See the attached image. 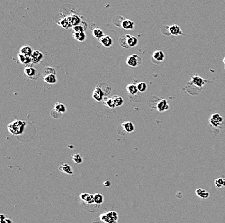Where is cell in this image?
<instances>
[{
  "label": "cell",
  "instance_id": "8d00e7d4",
  "mask_svg": "<svg viewBox=\"0 0 225 223\" xmlns=\"http://www.w3.org/2000/svg\"><path fill=\"white\" fill-rule=\"evenodd\" d=\"M0 223H13V221L11 219L6 218L3 214H1L0 215Z\"/></svg>",
  "mask_w": 225,
  "mask_h": 223
},
{
  "label": "cell",
  "instance_id": "b9f144b4",
  "mask_svg": "<svg viewBox=\"0 0 225 223\" xmlns=\"http://www.w3.org/2000/svg\"><path fill=\"white\" fill-rule=\"evenodd\" d=\"M224 68H225V67H224Z\"/></svg>",
  "mask_w": 225,
  "mask_h": 223
},
{
  "label": "cell",
  "instance_id": "ab89813d",
  "mask_svg": "<svg viewBox=\"0 0 225 223\" xmlns=\"http://www.w3.org/2000/svg\"><path fill=\"white\" fill-rule=\"evenodd\" d=\"M104 185L106 186H109L111 185V183L109 181H106L104 182Z\"/></svg>",
  "mask_w": 225,
  "mask_h": 223
},
{
  "label": "cell",
  "instance_id": "cb8c5ba5",
  "mask_svg": "<svg viewBox=\"0 0 225 223\" xmlns=\"http://www.w3.org/2000/svg\"><path fill=\"white\" fill-rule=\"evenodd\" d=\"M137 43H138V39H137V38L135 36H133L130 35L127 40V45L129 46V47H135V46H137Z\"/></svg>",
  "mask_w": 225,
  "mask_h": 223
},
{
  "label": "cell",
  "instance_id": "d6986e66",
  "mask_svg": "<svg viewBox=\"0 0 225 223\" xmlns=\"http://www.w3.org/2000/svg\"><path fill=\"white\" fill-rule=\"evenodd\" d=\"M43 80L47 83L53 84L57 82V78L55 74H49L45 75L44 78H43Z\"/></svg>",
  "mask_w": 225,
  "mask_h": 223
},
{
  "label": "cell",
  "instance_id": "e575fe53",
  "mask_svg": "<svg viewBox=\"0 0 225 223\" xmlns=\"http://www.w3.org/2000/svg\"><path fill=\"white\" fill-rule=\"evenodd\" d=\"M49 74L56 75V72H55V70L54 69L51 68V67H47V68H45L43 70V75H47Z\"/></svg>",
  "mask_w": 225,
  "mask_h": 223
},
{
  "label": "cell",
  "instance_id": "83f0119b",
  "mask_svg": "<svg viewBox=\"0 0 225 223\" xmlns=\"http://www.w3.org/2000/svg\"><path fill=\"white\" fill-rule=\"evenodd\" d=\"M54 109L56 110L58 113L60 114H63L66 112V108L65 106L62 103H60V102H58L56 105H55Z\"/></svg>",
  "mask_w": 225,
  "mask_h": 223
},
{
  "label": "cell",
  "instance_id": "7c38bea8",
  "mask_svg": "<svg viewBox=\"0 0 225 223\" xmlns=\"http://www.w3.org/2000/svg\"><path fill=\"white\" fill-rule=\"evenodd\" d=\"M31 57L32 60H33V63H38L42 60L43 54L39 51H33Z\"/></svg>",
  "mask_w": 225,
  "mask_h": 223
},
{
  "label": "cell",
  "instance_id": "3957f363",
  "mask_svg": "<svg viewBox=\"0 0 225 223\" xmlns=\"http://www.w3.org/2000/svg\"><path fill=\"white\" fill-rule=\"evenodd\" d=\"M142 63V59L141 57L139 56L137 54H133L131 55L130 56L127 57L126 60V64L128 66L133 68H135L139 66Z\"/></svg>",
  "mask_w": 225,
  "mask_h": 223
},
{
  "label": "cell",
  "instance_id": "f35d334b",
  "mask_svg": "<svg viewBox=\"0 0 225 223\" xmlns=\"http://www.w3.org/2000/svg\"><path fill=\"white\" fill-rule=\"evenodd\" d=\"M60 115H61V114L58 113V112L55 109H53V110L51 111V116H52V117H54V118H57V117H58L57 116H58V117H60Z\"/></svg>",
  "mask_w": 225,
  "mask_h": 223
},
{
  "label": "cell",
  "instance_id": "44dd1931",
  "mask_svg": "<svg viewBox=\"0 0 225 223\" xmlns=\"http://www.w3.org/2000/svg\"><path fill=\"white\" fill-rule=\"evenodd\" d=\"M33 52V50L29 46H24L20 50V54L26 55V56H31Z\"/></svg>",
  "mask_w": 225,
  "mask_h": 223
},
{
  "label": "cell",
  "instance_id": "9c48e42d",
  "mask_svg": "<svg viewBox=\"0 0 225 223\" xmlns=\"http://www.w3.org/2000/svg\"><path fill=\"white\" fill-rule=\"evenodd\" d=\"M17 57H18V60L20 62L26 66L30 67L31 64L33 63V60H32L31 56H26V55L19 54L18 55H17Z\"/></svg>",
  "mask_w": 225,
  "mask_h": 223
},
{
  "label": "cell",
  "instance_id": "6da1fadb",
  "mask_svg": "<svg viewBox=\"0 0 225 223\" xmlns=\"http://www.w3.org/2000/svg\"><path fill=\"white\" fill-rule=\"evenodd\" d=\"M26 125V123L21 120H15L9 123L8 125V130L9 132L14 136H19L23 132Z\"/></svg>",
  "mask_w": 225,
  "mask_h": 223
},
{
  "label": "cell",
  "instance_id": "8992f818",
  "mask_svg": "<svg viewBox=\"0 0 225 223\" xmlns=\"http://www.w3.org/2000/svg\"><path fill=\"white\" fill-rule=\"evenodd\" d=\"M104 95H105V93L103 91V90L102 89V88L100 87H99L98 85V87H96L95 90L93 91V98L96 101L100 102L102 100V99H103Z\"/></svg>",
  "mask_w": 225,
  "mask_h": 223
},
{
  "label": "cell",
  "instance_id": "ac0fdd59",
  "mask_svg": "<svg viewBox=\"0 0 225 223\" xmlns=\"http://www.w3.org/2000/svg\"><path fill=\"white\" fill-rule=\"evenodd\" d=\"M130 36V34H126L124 35V36H122L119 38L118 39V43L120 44L122 47L125 48H129V46L127 45V40L128 38H129Z\"/></svg>",
  "mask_w": 225,
  "mask_h": 223
},
{
  "label": "cell",
  "instance_id": "ffe728a7",
  "mask_svg": "<svg viewBox=\"0 0 225 223\" xmlns=\"http://www.w3.org/2000/svg\"><path fill=\"white\" fill-rule=\"evenodd\" d=\"M100 41L102 45L104 46L105 47H109L112 45L113 39H111V37L108 36H104L103 37L101 38Z\"/></svg>",
  "mask_w": 225,
  "mask_h": 223
},
{
  "label": "cell",
  "instance_id": "d6a6232c",
  "mask_svg": "<svg viewBox=\"0 0 225 223\" xmlns=\"http://www.w3.org/2000/svg\"><path fill=\"white\" fill-rule=\"evenodd\" d=\"M60 25L62 26V27L64 28H69V27H72V26L71 25V24H70L69 21H68V18H64L63 19L62 21H60Z\"/></svg>",
  "mask_w": 225,
  "mask_h": 223
},
{
  "label": "cell",
  "instance_id": "5b68a950",
  "mask_svg": "<svg viewBox=\"0 0 225 223\" xmlns=\"http://www.w3.org/2000/svg\"><path fill=\"white\" fill-rule=\"evenodd\" d=\"M190 83L196 86L198 88H202L206 84V80H204L201 76L198 75H194L191 77Z\"/></svg>",
  "mask_w": 225,
  "mask_h": 223
},
{
  "label": "cell",
  "instance_id": "2e32d148",
  "mask_svg": "<svg viewBox=\"0 0 225 223\" xmlns=\"http://www.w3.org/2000/svg\"><path fill=\"white\" fill-rule=\"evenodd\" d=\"M121 25L125 30H132L135 27V23L129 19H124L122 21Z\"/></svg>",
  "mask_w": 225,
  "mask_h": 223
},
{
  "label": "cell",
  "instance_id": "8fae6325",
  "mask_svg": "<svg viewBox=\"0 0 225 223\" xmlns=\"http://www.w3.org/2000/svg\"><path fill=\"white\" fill-rule=\"evenodd\" d=\"M80 199L84 201L85 202L88 204H93L95 202L94 201V195H93L90 193H83L80 194Z\"/></svg>",
  "mask_w": 225,
  "mask_h": 223
},
{
  "label": "cell",
  "instance_id": "52a82bcc",
  "mask_svg": "<svg viewBox=\"0 0 225 223\" xmlns=\"http://www.w3.org/2000/svg\"><path fill=\"white\" fill-rule=\"evenodd\" d=\"M156 107L159 112H166L169 109V105L168 101L165 99H162L158 102Z\"/></svg>",
  "mask_w": 225,
  "mask_h": 223
},
{
  "label": "cell",
  "instance_id": "74e56055",
  "mask_svg": "<svg viewBox=\"0 0 225 223\" xmlns=\"http://www.w3.org/2000/svg\"><path fill=\"white\" fill-rule=\"evenodd\" d=\"M73 30L75 32H81L84 31V28L83 27H82L80 25H77L73 27Z\"/></svg>",
  "mask_w": 225,
  "mask_h": 223
},
{
  "label": "cell",
  "instance_id": "7a4b0ae2",
  "mask_svg": "<svg viewBox=\"0 0 225 223\" xmlns=\"http://www.w3.org/2000/svg\"><path fill=\"white\" fill-rule=\"evenodd\" d=\"M224 121V118L220 114L215 113L213 114L212 115L210 116V118L209 119V123L210 125L212 126V127L214 128H219L223 124Z\"/></svg>",
  "mask_w": 225,
  "mask_h": 223
},
{
  "label": "cell",
  "instance_id": "d4e9b609",
  "mask_svg": "<svg viewBox=\"0 0 225 223\" xmlns=\"http://www.w3.org/2000/svg\"><path fill=\"white\" fill-rule=\"evenodd\" d=\"M73 37L76 40H77L78 42H84L86 39V34H85L84 32H74Z\"/></svg>",
  "mask_w": 225,
  "mask_h": 223
},
{
  "label": "cell",
  "instance_id": "603a6c76",
  "mask_svg": "<svg viewBox=\"0 0 225 223\" xmlns=\"http://www.w3.org/2000/svg\"><path fill=\"white\" fill-rule=\"evenodd\" d=\"M214 184L217 188H222L225 187V177H221L218 179H216L214 181Z\"/></svg>",
  "mask_w": 225,
  "mask_h": 223
},
{
  "label": "cell",
  "instance_id": "4fadbf2b",
  "mask_svg": "<svg viewBox=\"0 0 225 223\" xmlns=\"http://www.w3.org/2000/svg\"><path fill=\"white\" fill-rule=\"evenodd\" d=\"M67 18H68V21H69L70 24H71L72 27H75V26L78 25L79 23H80L81 21L80 17H79L77 15H75V14H71V15L69 16Z\"/></svg>",
  "mask_w": 225,
  "mask_h": 223
},
{
  "label": "cell",
  "instance_id": "4316f807",
  "mask_svg": "<svg viewBox=\"0 0 225 223\" xmlns=\"http://www.w3.org/2000/svg\"><path fill=\"white\" fill-rule=\"evenodd\" d=\"M93 36L96 37V39H100L101 38L104 36V32L102 31L100 28H95L93 30Z\"/></svg>",
  "mask_w": 225,
  "mask_h": 223
},
{
  "label": "cell",
  "instance_id": "30bf717a",
  "mask_svg": "<svg viewBox=\"0 0 225 223\" xmlns=\"http://www.w3.org/2000/svg\"><path fill=\"white\" fill-rule=\"evenodd\" d=\"M152 57L158 62H162L165 59V54L163 51H160V50H157L152 54Z\"/></svg>",
  "mask_w": 225,
  "mask_h": 223
},
{
  "label": "cell",
  "instance_id": "e0dca14e",
  "mask_svg": "<svg viewBox=\"0 0 225 223\" xmlns=\"http://www.w3.org/2000/svg\"><path fill=\"white\" fill-rule=\"evenodd\" d=\"M195 193H196L197 196H198L199 197H200L202 199H208L210 196V193L207 192L206 190L202 188L197 189L196 191H195Z\"/></svg>",
  "mask_w": 225,
  "mask_h": 223
},
{
  "label": "cell",
  "instance_id": "f546056e",
  "mask_svg": "<svg viewBox=\"0 0 225 223\" xmlns=\"http://www.w3.org/2000/svg\"><path fill=\"white\" fill-rule=\"evenodd\" d=\"M137 89H138L139 92H145L147 90V84L144 82H140L137 84Z\"/></svg>",
  "mask_w": 225,
  "mask_h": 223
},
{
  "label": "cell",
  "instance_id": "7402d4cb",
  "mask_svg": "<svg viewBox=\"0 0 225 223\" xmlns=\"http://www.w3.org/2000/svg\"><path fill=\"white\" fill-rule=\"evenodd\" d=\"M126 89L127 92L129 93L130 95H132V96L136 95L137 93L139 92V90H138V89H137V85L134 84H128L126 87Z\"/></svg>",
  "mask_w": 225,
  "mask_h": 223
},
{
  "label": "cell",
  "instance_id": "60d3db41",
  "mask_svg": "<svg viewBox=\"0 0 225 223\" xmlns=\"http://www.w3.org/2000/svg\"><path fill=\"white\" fill-rule=\"evenodd\" d=\"M223 63L224 64V67H225V57L223 59Z\"/></svg>",
  "mask_w": 225,
  "mask_h": 223
},
{
  "label": "cell",
  "instance_id": "d590c367",
  "mask_svg": "<svg viewBox=\"0 0 225 223\" xmlns=\"http://www.w3.org/2000/svg\"><path fill=\"white\" fill-rule=\"evenodd\" d=\"M106 104L108 107L110 108H114L115 107V105L114 104V101L113 98H107L106 100Z\"/></svg>",
  "mask_w": 225,
  "mask_h": 223
},
{
  "label": "cell",
  "instance_id": "836d02e7",
  "mask_svg": "<svg viewBox=\"0 0 225 223\" xmlns=\"http://www.w3.org/2000/svg\"><path fill=\"white\" fill-rule=\"evenodd\" d=\"M106 214L111 219H112L113 220H114V221H117V220L118 219V215L117 213L115 212V211H111V212H107Z\"/></svg>",
  "mask_w": 225,
  "mask_h": 223
},
{
  "label": "cell",
  "instance_id": "ba28073f",
  "mask_svg": "<svg viewBox=\"0 0 225 223\" xmlns=\"http://www.w3.org/2000/svg\"><path fill=\"white\" fill-rule=\"evenodd\" d=\"M24 72L25 75H27L29 78L31 79V80H36V79L38 78V72L34 68H33V67H27V68L25 69Z\"/></svg>",
  "mask_w": 225,
  "mask_h": 223
},
{
  "label": "cell",
  "instance_id": "5bb4252c",
  "mask_svg": "<svg viewBox=\"0 0 225 223\" xmlns=\"http://www.w3.org/2000/svg\"><path fill=\"white\" fill-rule=\"evenodd\" d=\"M58 170L61 172L65 173V174L69 175H72V173H73L71 166L68 165V164H62V165H61L58 167Z\"/></svg>",
  "mask_w": 225,
  "mask_h": 223
},
{
  "label": "cell",
  "instance_id": "9a60e30c",
  "mask_svg": "<svg viewBox=\"0 0 225 223\" xmlns=\"http://www.w3.org/2000/svg\"><path fill=\"white\" fill-rule=\"evenodd\" d=\"M122 127L125 130V132H127V133H131L135 130V127L134 126L133 123L131 121H126L124 122L122 124Z\"/></svg>",
  "mask_w": 225,
  "mask_h": 223
},
{
  "label": "cell",
  "instance_id": "f1b7e54d",
  "mask_svg": "<svg viewBox=\"0 0 225 223\" xmlns=\"http://www.w3.org/2000/svg\"><path fill=\"white\" fill-rule=\"evenodd\" d=\"M113 99L114 101V104L115 105V107H118L122 106L124 103V101L123 99H122L121 97L119 96H116V97H113Z\"/></svg>",
  "mask_w": 225,
  "mask_h": 223
},
{
  "label": "cell",
  "instance_id": "484cf974",
  "mask_svg": "<svg viewBox=\"0 0 225 223\" xmlns=\"http://www.w3.org/2000/svg\"><path fill=\"white\" fill-rule=\"evenodd\" d=\"M100 219L102 222L104 223H117V221H114L112 219H111L109 216H108L106 213H102L100 216Z\"/></svg>",
  "mask_w": 225,
  "mask_h": 223
},
{
  "label": "cell",
  "instance_id": "277c9868",
  "mask_svg": "<svg viewBox=\"0 0 225 223\" xmlns=\"http://www.w3.org/2000/svg\"><path fill=\"white\" fill-rule=\"evenodd\" d=\"M166 27H167V28H166L167 33L166 34H168L169 35L177 36H180V35L183 34V32L179 25L173 24L169 26H166Z\"/></svg>",
  "mask_w": 225,
  "mask_h": 223
},
{
  "label": "cell",
  "instance_id": "1f68e13d",
  "mask_svg": "<svg viewBox=\"0 0 225 223\" xmlns=\"http://www.w3.org/2000/svg\"><path fill=\"white\" fill-rule=\"evenodd\" d=\"M94 201L96 204H101L104 202V197L100 193H96L94 195Z\"/></svg>",
  "mask_w": 225,
  "mask_h": 223
},
{
  "label": "cell",
  "instance_id": "4dcf8cb0",
  "mask_svg": "<svg viewBox=\"0 0 225 223\" xmlns=\"http://www.w3.org/2000/svg\"><path fill=\"white\" fill-rule=\"evenodd\" d=\"M71 159L73 160L76 164H81L82 163L83 159L80 154H75L71 156Z\"/></svg>",
  "mask_w": 225,
  "mask_h": 223
}]
</instances>
